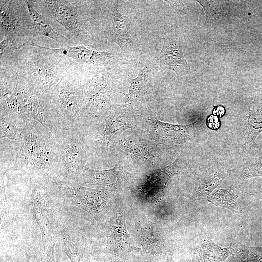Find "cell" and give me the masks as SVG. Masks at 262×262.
Here are the masks:
<instances>
[{
    "instance_id": "obj_1",
    "label": "cell",
    "mask_w": 262,
    "mask_h": 262,
    "mask_svg": "<svg viewBox=\"0 0 262 262\" xmlns=\"http://www.w3.org/2000/svg\"><path fill=\"white\" fill-rule=\"evenodd\" d=\"M15 144L13 170L23 172L30 179L54 182L57 178V144L55 138L38 121L28 119Z\"/></svg>"
},
{
    "instance_id": "obj_2",
    "label": "cell",
    "mask_w": 262,
    "mask_h": 262,
    "mask_svg": "<svg viewBox=\"0 0 262 262\" xmlns=\"http://www.w3.org/2000/svg\"><path fill=\"white\" fill-rule=\"evenodd\" d=\"M0 115L17 117L25 122L35 120L55 138L64 129L50 98L29 82L17 81L11 95L0 99Z\"/></svg>"
},
{
    "instance_id": "obj_3",
    "label": "cell",
    "mask_w": 262,
    "mask_h": 262,
    "mask_svg": "<svg viewBox=\"0 0 262 262\" xmlns=\"http://www.w3.org/2000/svg\"><path fill=\"white\" fill-rule=\"evenodd\" d=\"M60 195L68 204L82 208L98 222L110 217L114 203L111 188L86 187L77 182L55 180Z\"/></svg>"
},
{
    "instance_id": "obj_4",
    "label": "cell",
    "mask_w": 262,
    "mask_h": 262,
    "mask_svg": "<svg viewBox=\"0 0 262 262\" xmlns=\"http://www.w3.org/2000/svg\"><path fill=\"white\" fill-rule=\"evenodd\" d=\"M55 139L57 161L55 180L78 182L86 161L85 144L81 131L65 130Z\"/></svg>"
},
{
    "instance_id": "obj_5",
    "label": "cell",
    "mask_w": 262,
    "mask_h": 262,
    "mask_svg": "<svg viewBox=\"0 0 262 262\" xmlns=\"http://www.w3.org/2000/svg\"><path fill=\"white\" fill-rule=\"evenodd\" d=\"M49 98L65 130L81 131L87 114L82 90L62 80L51 92Z\"/></svg>"
},
{
    "instance_id": "obj_6",
    "label": "cell",
    "mask_w": 262,
    "mask_h": 262,
    "mask_svg": "<svg viewBox=\"0 0 262 262\" xmlns=\"http://www.w3.org/2000/svg\"><path fill=\"white\" fill-rule=\"evenodd\" d=\"M53 182L46 183L30 179L29 193L33 210V219L41 235L43 250L50 239L59 231V223L49 188Z\"/></svg>"
},
{
    "instance_id": "obj_7",
    "label": "cell",
    "mask_w": 262,
    "mask_h": 262,
    "mask_svg": "<svg viewBox=\"0 0 262 262\" xmlns=\"http://www.w3.org/2000/svg\"><path fill=\"white\" fill-rule=\"evenodd\" d=\"M189 169L188 161L178 158L167 166L154 171L147 176L146 181L139 189L141 196L151 202L161 200L170 179Z\"/></svg>"
},
{
    "instance_id": "obj_8",
    "label": "cell",
    "mask_w": 262,
    "mask_h": 262,
    "mask_svg": "<svg viewBox=\"0 0 262 262\" xmlns=\"http://www.w3.org/2000/svg\"><path fill=\"white\" fill-rule=\"evenodd\" d=\"M238 136L246 148L255 144L257 137L262 132V103L247 106L236 119Z\"/></svg>"
},
{
    "instance_id": "obj_9",
    "label": "cell",
    "mask_w": 262,
    "mask_h": 262,
    "mask_svg": "<svg viewBox=\"0 0 262 262\" xmlns=\"http://www.w3.org/2000/svg\"><path fill=\"white\" fill-rule=\"evenodd\" d=\"M201 123V118L186 125L173 124L156 119L153 121V125L159 138L165 144L181 147L194 141L196 128Z\"/></svg>"
},
{
    "instance_id": "obj_10",
    "label": "cell",
    "mask_w": 262,
    "mask_h": 262,
    "mask_svg": "<svg viewBox=\"0 0 262 262\" xmlns=\"http://www.w3.org/2000/svg\"><path fill=\"white\" fill-rule=\"evenodd\" d=\"M107 219L104 223L107 239L111 240L115 254L124 257L135 248L127 231L125 219L121 213H117Z\"/></svg>"
},
{
    "instance_id": "obj_11",
    "label": "cell",
    "mask_w": 262,
    "mask_h": 262,
    "mask_svg": "<svg viewBox=\"0 0 262 262\" xmlns=\"http://www.w3.org/2000/svg\"><path fill=\"white\" fill-rule=\"evenodd\" d=\"M158 60L166 69L173 71L178 77H181L190 71L182 46L175 39L164 37L163 48L158 55Z\"/></svg>"
},
{
    "instance_id": "obj_12",
    "label": "cell",
    "mask_w": 262,
    "mask_h": 262,
    "mask_svg": "<svg viewBox=\"0 0 262 262\" xmlns=\"http://www.w3.org/2000/svg\"><path fill=\"white\" fill-rule=\"evenodd\" d=\"M126 175L115 167L103 170L85 167L78 183L84 186L106 187L112 189L122 182Z\"/></svg>"
},
{
    "instance_id": "obj_13",
    "label": "cell",
    "mask_w": 262,
    "mask_h": 262,
    "mask_svg": "<svg viewBox=\"0 0 262 262\" xmlns=\"http://www.w3.org/2000/svg\"><path fill=\"white\" fill-rule=\"evenodd\" d=\"M43 1L47 12L55 20L75 35L81 34L82 32L81 22L73 8L60 1Z\"/></svg>"
},
{
    "instance_id": "obj_14",
    "label": "cell",
    "mask_w": 262,
    "mask_h": 262,
    "mask_svg": "<svg viewBox=\"0 0 262 262\" xmlns=\"http://www.w3.org/2000/svg\"><path fill=\"white\" fill-rule=\"evenodd\" d=\"M33 45L48 50L54 53L65 55L72 58L77 61L86 63L102 64H106L112 59V54L105 52H98L89 50L84 47L76 46L66 47L59 49L49 48L40 46L32 40L26 44Z\"/></svg>"
},
{
    "instance_id": "obj_15",
    "label": "cell",
    "mask_w": 262,
    "mask_h": 262,
    "mask_svg": "<svg viewBox=\"0 0 262 262\" xmlns=\"http://www.w3.org/2000/svg\"><path fill=\"white\" fill-rule=\"evenodd\" d=\"M228 175L227 168L217 164L209 168L196 179L195 190L200 198H206L219 186Z\"/></svg>"
},
{
    "instance_id": "obj_16",
    "label": "cell",
    "mask_w": 262,
    "mask_h": 262,
    "mask_svg": "<svg viewBox=\"0 0 262 262\" xmlns=\"http://www.w3.org/2000/svg\"><path fill=\"white\" fill-rule=\"evenodd\" d=\"M105 120L106 126L103 132L102 140L107 145L134 124L132 116L124 111H117L114 115L106 116Z\"/></svg>"
},
{
    "instance_id": "obj_17",
    "label": "cell",
    "mask_w": 262,
    "mask_h": 262,
    "mask_svg": "<svg viewBox=\"0 0 262 262\" xmlns=\"http://www.w3.org/2000/svg\"><path fill=\"white\" fill-rule=\"evenodd\" d=\"M240 164L241 179L262 177V144L246 148Z\"/></svg>"
},
{
    "instance_id": "obj_18",
    "label": "cell",
    "mask_w": 262,
    "mask_h": 262,
    "mask_svg": "<svg viewBox=\"0 0 262 262\" xmlns=\"http://www.w3.org/2000/svg\"><path fill=\"white\" fill-rule=\"evenodd\" d=\"M231 255L230 246L223 248L209 240L195 250L192 256V262H224Z\"/></svg>"
},
{
    "instance_id": "obj_19",
    "label": "cell",
    "mask_w": 262,
    "mask_h": 262,
    "mask_svg": "<svg viewBox=\"0 0 262 262\" xmlns=\"http://www.w3.org/2000/svg\"><path fill=\"white\" fill-rule=\"evenodd\" d=\"M139 238L143 247L148 250H157L164 245L163 233L158 223L151 222L147 218L141 221Z\"/></svg>"
},
{
    "instance_id": "obj_20",
    "label": "cell",
    "mask_w": 262,
    "mask_h": 262,
    "mask_svg": "<svg viewBox=\"0 0 262 262\" xmlns=\"http://www.w3.org/2000/svg\"><path fill=\"white\" fill-rule=\"evenodd\" d=\"M26 3L33 21L34 35L46 36L60 43L66 42V39L55 31L44 16L37 12L29 2L26 1Z\"/></svg>"
},
{
    "instance_id": "obj_21",
    "label": "cell",
    "mask_w": 262,
    "mask_h": 262,
    "mask_svg": "<svg viewBox=\"0 0 262 262\" xmlns=\"http://www.w3.org/2000/svg\"><path fill=\"white\" fill-rule=\"evenodd\" d=\"M147 72L148 69L146 66L138 72V76L131 79V83L127 94L123 93L124 97L123 100L125 103H130L134 100L144 96L147 89Z\"/></svg>"
},
{
    "instance_id": "obj_22",
    "label": "cell",
    "mask_w": 262,
    "mask_h": 262,
    "mask_svg": "<svg viewBox=\"0 0 262 262\" xmlns=\"http://www.w3.org/2000/svg\"><path fill=\"white\" fill-rule=\"evenodd\" d=\"M238 196L229 190L220 189L207 197L208 202L215 206L227 208L234 213H240V207L238 204Z\"/></svg>"
},
{
    "instance_id": "obj_23",
    "label": "cell",
    "mask_w": 262,
    "mask_h": 262,
    "mask_svg": "<svg viewBox=\"0 0 262 262\" xmlns=\"http://www.w3.org/2000/svg\"><path fill=\"white\" fill-rule=\"evenodd\" d=\"M25 124L26 122L16 117L0 115V139L8 138L15 143Z\"/></svg>"
},
{
    "instance_id": "obj_24",
    "label": "cell",
    "mask_w": 262,
    "mask_h": 262,
    "mask_svg": "<svg viewBox=\"0 0 262 262\" xmlns=\"http://www.w3.org/2000/svg\"><path fill=\"white\" fill-rule=\"evenodd\" d=\"M112 26L115 40L123 49L131 43L129 37V23L126 17L123 16L115 9L113 13Z\"/></svg>"
},
{
    "instance_id": "obj_25",
    "label": "cell",
    "mask_w": 262,
    "mask_h": 262,
    "mask_svg": "<svg viewBox=\"0 0 262 262\" xmlns=\"http://www.w3.org/2000/svg\"><path fill=\"white\" fill-rule=\"evenodd\" d=\"M230 247L236 262H262V249L248 247L236 241Z\"/></svg>"
},
{
    "instance_id": "obj_26",
    "label": "cell",
    "mask_w": 262,
    "mask_h": 262,
    "mask_svg": "<svg viewBox=\"0 0 262 262\" xmlns=\"http://www.w3.org/2000/svg\"><path fill=\"white\" fill-rule=\"evenodd\" d=\"M9 6L6 5V3L0 4V27L1 31H4L9 35V37L7 39H9L11 37L12 39L13 36L17 34L16 33L18 32V29H19L21 25L19 23L17 15L15 14L16 12Z\"/></svg>"
},
{
    "instance_id": "obj_27",
    "label": "cell",
    "mask_w": 262,
    "mask_h": 262,
    "mask_svg": "<svg viewBox=\"0 0 262 262\" xmlns=\"http://www.w3.org/2000/svg\"><path fill=\"white\" fill-rule=\"evenodd\" d=\"M59 231L63 242V250L71 262H86L82 252L72 241L66 228L59 222Z\"/></svg>"
},
{
    "instance_id": "obj_28",
    "label": "cell",
    "mask_w": 262,
    "mask_h": 262,
    "mask_svg": "<svg viewBox=\"0 0 262 262\" xmlns=\"http://www.w3.org/2000/svg\"><path fill=\"white\" fill-rule=\"evenodd\" d=\"M5 174L0 173V229L7 226L12 220V211L7 198L4 183Z\"/></svg>"
},
{
    "instance_id": "obj_29",
    "label": "cell",
    "mask_w": 262,
    "mask_h": 262,
    "mask_svg": "<svg viewBox=\"0 0 262 262\" xmlns=\"http://www.w3.org/2000/svg\"><path fill=\"white\" fill-rule=\"evenodd\" d=\"M55 236H53L45 248L42 262H56L55 258Z\"/></svg>"
},
{
    "instance_id": "obj_30",
    "label": "cell",
    "mask_w": 262,
    "mask_h": 262,
    "mask_svg": "<svg viewBox=\"0 0 262 262\" xmlns=\"http://www.w3.org/2000/svg\"><path fill=\"white\" fill-rule=\"evenodd\" d=\"M167 262H174L171 257H168Z\"/></svg>"
}]
</instances>
